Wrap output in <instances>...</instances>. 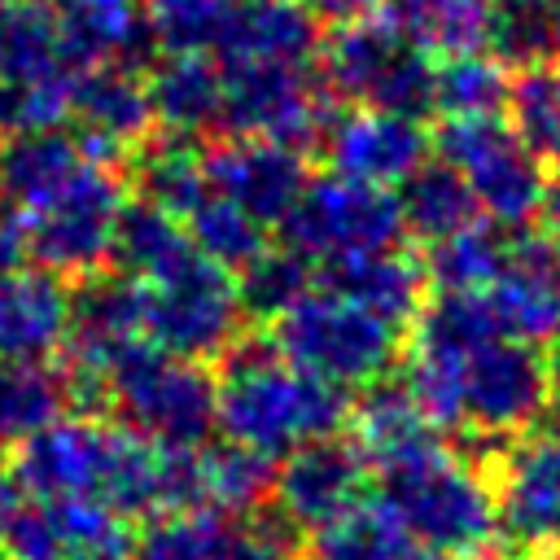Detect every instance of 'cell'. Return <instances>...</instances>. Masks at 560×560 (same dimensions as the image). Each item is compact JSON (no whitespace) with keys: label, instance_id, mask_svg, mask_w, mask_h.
Returning <instances> with one entry per match:
<instances>
[{"label":"cell","instance_id":"obj_1","mask_svg":"<svg viewBox=\"0 0 560 560\" xmlns=\"http://www.w3.org/2000/svg\"><path fill=\"white\" fill-rule=\"evenodd\" d=\"M407 389L429 416V424L468 429L481 438H512L547 411L551 372H547V359H538L534 346L525 341L416 337Z\"/></svg>","mask_w":560,"mask_h":560},{"label":"cell","instance_id":"obj_2","mask_svg":"<svg viewBox=\"0 0 560 560\" xmlns=\"http://www.w3.org/2000/svg\"><path fill=\"white\" fill-rule=\"evenodd\" d=\"M9 472L31 499H92L118 516L166 512V451L92 416L39 429Z\"/></svg>","mask_w":560,"mask_h":560},{"label":"cell","instance_id":"obj_3","mask_svg":"<svg viewBox=\"0 0 560 560\" xmlns=\"http://www.w3.org/2000/svg\"><path fill=\"white\" fill-rule=\"evenodd\" d=\"M219 359H223V372L214 381L219 429L228 433V442L249 446L267 459H284L306 442L332 438L350 411L341 385L302 372L276 350V341L236 337Z\"/></svg>","mask_w":560,"mask_h":560},{"label":"cell","instance_id":"obj_4","mask_svg":"<svg viewBox=\"0 0 560 560\" xmlns=\"http://www.w3.org/2000/svg\"><path fill=\"white\" fill-rule=\"evenodd\" d=\"M381 503L411 534V542L446 560H481L499 534L494 494L477 468L451 455L442 442L398 468H385Z\"/></svg>","mask_w":560,"mask_h":560},{"label":"cell","instance_id":"obj_5","mask_svg":"<svg viewBox=\"0 0 560 560\" xmlns=\"http://www.w3.org/2000/svg\"><path fill=\"white\" fill-rule=\"evenodd\" d=\"M105 402L122 416V429L158 451H201L219 429L214 376L179 354L136 341L105 368Z\"/></svg>","mask_w":560,"mask_h":560},{"label":"cell","instance_id":"obj_6","mask_svg":"<svg viewBox=\"0 0 560 560\" xmlns=\"http://www.w3.org/2000/svg\"><path fill=\"white\" fill-rule=\"evenodd\" d=\"M276 350L302 372L328 385H376L398 359V324L328 293L311 289L276 319Z\"/></svg>","mask_w":560,"mask_h":560},{"label":"cell","instance_id":"obj_7","mask_svg":"<svg viewBox=\"0 0 560 560\" xmlns=\"http://www.w3.org/2000/svg\"><path fill=\"white\" fill-rule=\"evenodd\" d=\"M319 70L337 96L368 109H385L411 122L433 109L438 66L389 18H359L337 26L319 48Z\"/></svg>","mask_w":560,"mask_h":560},{"label":"cell","instance_id":"obj_8","mask_svg":"<svg viewBox=\"0 0 560 560\" xmlns=\"http://www.w3.org/2000/svg\"><path fill=\"white\" fill-rule=\"evenodd\" d=\"M127 206V188L109 162H88L70 184H61L26 219L31 267L52 276H96L114 254V228Z\"/></svg>","mask_w":560,"mask_h":560},{"label":"cell","instance_id":"obj_9","mask_svg":"<svg viewBox=\"0 0 560 560\" xmlns=\"http://www.w3.org/2000/svg\"><path fill=\"white\" fill-rule=\"evenodd\" d=\"M245 324V306L228 267L188 258L166 280L144 284V341L179 359H219Z\"/></svg>","mask_w":560,"mask_h":560},{"label":"cell","instance_id":"obj_10","mask_svg":"<svg viewBox=\"0 0 560 560\" xmlns=\"http://www.w3.org/2000/svg\"><path fill=\"white\" fill-rule=\"evenodd\" d=\"M442 162L464 179L477 210L499 228H521L542 206V162L503 118H455L438 131Z\"/></svg>","mask_w":560,"mask_h":560},{"label":"cell","instance_id":"obj_11","mask_svg":"<svg viewBox=\"0 0 560 560\" xmlns=\"http://www.w3.org/2000/svg\"><path fill=\"white\" fill-rule=\"evenodd\" d=\"M280 232H284V245L306 262L311 258L332 262L350 254L394 249V241L402 236V210H398V197H389V188L324 175L302 188Z\"/></svg>","mask_w":560,"mask_h":560},{"label":"cell","instance_id":"obj_12","mask_svg":"<svg viewBox=\"0 0 560 560\" xmlns=\"http://www.w3.org/2000/svg\"><path fill=\"white\" fill-rule=\"evenodd\" d=\"M223 74V122L232 136H262L293 153L319 144L332 114L306 66L219 61Z\"/></svg>","mask_w":560,"mask_h":560},{"label":"cell","instance_id":"obj_13","mask_svg":"<svg viewBox=\"0 0 560 560\" xmlns=\"http://www.w3.org/2000/svg\"><path fill=\"white\" fill-rule=\"evenodd\" d=\"M0 542L9 560H127L136 551L127 516L92 499L18 503Z\"/></svg>","mask_w":560,"mask_h":560},{"label":"cell","instance_id":"obj_14","mask_svg":"<svg viewBox=\"0 0 560 560\" xmlns=\"http://www.w3.org/2000/svg\"><path fill=\"white\" fill-rule=\"evenodd\" d=\"M298 529L280 512H166L136 538V560H289Z\"/></svg>","mask_w":560,"mask_h":560},{"label":"cell","instance_id":"obj_15","mask_svg":"<svg viewBox=\"0 0 560 560\" xmlns=\"http://www.w3.org/2000/svg\"><path fill=\"white\" fill-rule=\"evenodd\" d=\"M210 192L228 197L236 210H245L258 228H280L289 210L298 206L306 179L302 153L262 140V136H228L201 153Z\"/></svg>","mask_w":560,"mask_h":560},{"label":"cell","instance_id":"obj_16","mask_svg":"<svg viewBox=\"0 0 560 560\" xmlns=\"http://www.w3.org/2000/svg\"><path fill=\"white\" fill-rule=\"evenodd\" d=\"M363 481H368V459L359 455V446L319 438L280 459L271 499H276V512L298 534L302 529L319 534L324 525L341 521L350 508L363 503Z\"/></svg>","mask_w":560,"mask_h":560},{"label":"cell","instance_id":"obj_17","mask_svg":"<svg viewBox=\"0 0 560 560\" xmlns=\"http://www.w3.org/2000/svg\"><path fill=\"white\" fill-rule=\"evenodd\" d=\"M70 122L88 158L118 162L122 149H136L153 131L149 83L127 66H92L70 79Z\"/></svg>","mask_w":560,"mask_h":560},{"label":"cell","instance_id":"obj_18","mask_svg":"<svg viewBox=\"0 0 560 560\" xmlns=\"http://www.w3.org/2000/svg\"><path fill=\"white\" fill-rule=\"evenodd\" d=\"M319 144L332 175L372 184V188L407 184L424 166V131L411 118L368 109V105L337 114Z\"/></svg>","mask_w":560,"mask_h":560},{"label":"cell","instance_id":"obj_19","mask_svg":"<svg viewBox=\"0 0 560 560\" xmlns=\"http://www.w3.org/2000/svg\"><path fill=\"white\" fill-rule=\"evenodd\" d=\"M481 298L508 341H551L560 332V249L547 236H521Z\"/></svg>","mask_w":560,"mask_h":560},{"label":"cell","instance_id":"obj_20","mask_svg":"<svg viewBox=\"0 0 560 560\" xmlns=\"http://www.w3.org/2000/svg\"><path fill=\"white\" fill-rule=\"evenodd\" d=\"M144 341V284L127 271H96L70 293V368L105 381L118 350Z\"/></svg>","mask_w":560,"mask_h":560},{"label":"cell","instance_id":"obj_21","mask_svg":"<svg viewBox=\"0 0 560 560\" xmlns=\"http://www.w3.org/2000/svg\"><path fill=\"white\" fill-rule=\"evenodd\" d=\"M499 525L538 551H560V438H529L503 455L494 490Z\"/></svg>","mask_w":560,"mask_h":560},{"label":"cell","instance_id":"obj_22","mask_svg":"<svg viewBox=\"0 0 560 560\" xmlns=\"http://www.w3.org/2000/svg\"><path fill=\"white\" fill-rule=\"evenodd\" d=\"M57 39L70 70L127 66L140 70L158 57V35L136 0H70L57 13Z\"/></svg>","mask_w":560,"mask_h":560},{"label":"cell","instance_id":"obj_23","mask_svg":"<svg viewBox=\"0 0 560 560\" xmlns=\"http://www.w3.org/2000/svg\"><path fill=\"white\" fill-rule=\"evenodd\" d=\"M319 48V22L302 0H236L214 61H262V66H306Z\"/></svg>","mask_w":560,"mask_h":560},{"label":"cell","instance_id":"obj_24","mask_svg":"<svg viewBox=\"0 0 560 560\" xmlns=\"http://www.w3.org/2000/svg\"><path fill=\"white\" fill-rule=\"evenodd\" d=\"M70 337V293L61 276L22 267L0 276V354L48 359Z\"/></svg>","mask_w":560,"mask_h":560},{"label":"cell","instance_id":"obj_25","mask_svg":"<svg viewBox=\"0 0 560 560\" xmlns=\"http://www.w3.org/2000/svg\"><path fill=\"white\" fill-rule=\"evenodd\" d=\"M92 158L83 153L79 136L66 127L44 131H13L0 140V201L18 214L44 206L61 184H70Z\"/></svg>","mask_w":560,"mask_h":560},{"label":"cell","instance_id":"obj_26","mask_svg":"<svg viewBox=\"0 0 560 560\" xmlns=\"http://www.w3.org/2000/svg\"><path fill=\"white\" fill-rule=\"evenodd\" d=\"M144 83L153 122H162V131L197 140L223 122V74L210 52H166L153 61Z\"/></svg>","mask_w":560,"mask_h":560},{"label":"cell","instance_id":"obj_27","mask_svg":"<svg viewBox=\"0 0 560 560\" xmlns=\"http://www.w3.org/2000/svg\"><path fill=\"white\" fill-rule=\"evenodd\" d=\"M328 293L389 319V324H407L420 311V267L398 254V249H372V254H350V258H332L324 262V284Z\"/></svg>","mask_w":560,"mask_h":560},{"label":"cell","instance_id":"obj_28","mask_svg":"<svg viewBox=\"0 0 560 560\" xmlns=\"http://www.w3.org/2000/svg\"><path fill=\"white\" fill-rule=\"evenodd\" d=\"M354 446L376 472H385L438 446V438L407 385H372L354 407Z\"/></svg>","mask_w":560,"mask_h":560},{"label":"cell","instance_id":"obj_29","mask_svg":"<svg viewBox=\"0 0 560 560\" xmlns=\"http://www.w3.org/2000/svg\"><path fill=\"white\" fill-rule=\"evenodd\" d=\"M70 79L74 70L61 52L57 18L26 0H0V83L39 92Z\"/></svg>","mask_w":560,"mask_h":560},{"label":"cell","instance_id":"obj_30","mask_svg":"<svg viewBox=\"0 0 560 560\" xmlns=\"http://www.w3.org/2000/svg\"><path fill=\"white\" fill-rule=\"evenodd\" d=\"M70 407L66 372L48 359L0 354V446H22Z\"/></svg>","mask_w":560,"mask_h":560},{"label":"cell","instance_id":"obj_31","mask_svg":"<svg viewBox=\"0 0 560 560\" xmlns=\"http://www.w3.org/2000/svg\"><path fill=\"white\" fill-rule=\"evenodd\" d=\"M109 258L140 284H153V280H166L171 271H179L188 258H197V245L188 241V228L175 214L136 197L118 214Z\"/></svg>","mask_w":560,"mask_h":560},{"label":"cell","instance_id":"obj_32","mask_svg":"<svg viewBox=\"0 0 560 560\" xmlns=\"http://www.w3.org/2000/svg\"><path fill=\"white\" fill-rule=\"evenodd\" d=\"M131 179L140 188V201L175 214L184 223V214L210 192L206 184V162L197 153V140L188 136H149L136 144V158H131Z\"/></svg>","mask_w":560,"mask_h":560},{"label":"cell","instance_id":"obj_33","mask_svg":"<svg viewBox=\"0 0 560 560\" xmlns=\"http://www.w3.org/2000/svg\"><path fill=\"white\" fill-rule=\"evenodd\" d=\"M385 18L424 52H477L486 44L490 0H381Z\"/></svg>","mask_w":560,"mask_h":560},{"label":"cell","instance_id":"obj_34","mask_svg":"<svg viewBox=\"0 0 560 560\" xmlns=\"http://www.w3.org/2000/svg\"><path fill=\"white\" fill-rule=\"evenodd\" d=\"M398 210H402V228L420 232L424 241H446L477 223V201L446 162H424L402 184Z\"/></svg>","mask_w":560,"mask_h":560},{"label":"cell","instance_id":"obj_35","mask_svg":"<svg viewBox=\"0 0 560 560\" xmlns=\"http://www.w3.org/2000/svg\"><path fill=\"white\" fill-rule=\"evenodd\" d=\"M271 486H276V459L236 442L201 451V494L210 512L254 516L271 499Z\"/></svg>","mask_w":560,"mask_h":560},{"label":"cell","instance_id":"obj_36","mask_svg":"<svg viewBox=\"0 0 560 560\" xmlns=\"http://www.w3.org/2000/svg\"><path fill=\"white\" fill-rule=\"evenodd\" d=\"M416 547L420 542H411L381 499L350 508L341 521L315 534V560H411Z\"/></svg>","mask_w":560,"mask_h":560},{"label":"cell","instance_id":"obj_37","mask_svg":"<svg viewBox=\"0 0 560 560\" xmlns=\"http://www.w3.org/2000/svg\"><path fill=\"white\" fill-rule=\"evenodd\" d=\"M512 79L494 57L481 52H455L433 74V109L455 118H499L508 105Z\"/></svg>","mask_w":560,"mask_h":560},{"label":"cell","instance_id":"obj_38","mask_svg":"<svg viewBox=\"0 0 560 560\" xmlns=\"http://www.w3.org/2000/svg\"><path fill=\"white\" fill-rule=\"evenodd\" d=\"M486 44L494 48L499 66H516V70L547 66V57L560 48L551 4L547 0H490Z\"/></svg>","mask_w":560,"mask_h":560},{"label":"cell","instance_id":"obj_39","mask_svg":"<svg viewBox=\"0 0 560 560\" xmlns=\"http://www.w3.org/2000/svg\"><path fill=\"white\" fill-rule=\"evenodd\" d=\"M184 228H188V241L197 245V254L210 258V262H219V267H228V271L232 267H249L267 249V241H262L267 228H258L245 210H236L219 192H206L184 214Z\"/></svg>","mask_w":560,"mask_h":560},{"label":"cell","instance_id":"obj_40","mask_svg":"<svg viewBox=\"0 0 560 560\" xmlns=\"http://www.w3.org/2000/svg\"><path fill=\"white\" fill-rule=\"evenodd\" d=\"M508 258V245L494 228H464L446 241H433L429 249V276L442 293H486Z\"/></svg>","mask_w":560,"mask_h":560},{"label":"cell","instance_id":"obj_41","mask_svg":"<svg viewBox=\"0 0 560 560\" xmlns=\"http://www.w3.org/2000/svg\"><path fill=\"white\" fill-rule=\"evenodd\" d=\"M236 293H241L245 315L276 324L293 302H302V298L311 293V267H306V258L293 254L289 245L262 249L249 267H241Z\"/></svg>","mask_w":560,"mask_h":560},{"label":"cell","instance_id":"obj_42","mask_svg":"<svg viewBox=\"0 0 560 560\" xmlns=\"http://www.w3.org/2000/svg\"><path fill=\"white\" fill-rule=\"evenodd\" d=\"M512 127L538 158H560V74L551 66L521 70L508 92Z\"/></svg>","mask_w":560,"mask_h":560},{"label":"cell","instance_id":"obj_43","mask_svg":"<svg viewBox=\"0 0 560 560\" xmlns=\"http://www.w3.org/2000/svg\"><path fill=\"white\" fill-rule=\"evenodd\" d=\"M236 0H149L144 13L166 52H214Z\"/></svg>","mask_w":560,"mask_h":560},{"label":"cell","instance_id":"obj_44","mask_svg":"<svg viewBox=\"0 0 560 560\" xmlns=\"http://www.w3.org/2000/svg\"><path fill=\"white\" fill-rule=\"evenodd\" d=\"M31 267V236H26V219L0 201V276Z\"/></svg>","mask_w":560,"mask_h":560},{"label":"cell","instance_id":"obj_45","mask_svg":"<svg viewBox=\"0 0 560 560\" xmlns=\"http://www.w3.org/2000/svg\"><path fill=\"white\" fill-rule=\"evenodd\" d=\"M311 13H315V22L319 18H328V22H337V26H346V22H359V18H372V9L381 4V0H302Z\"/></svg>","mask_w":560,"mask_h":560},{"label":"cell","instance_id":"obj_46","mask_svg":"<svg viewBox=\"0 0 560 560\" xmlns=\"http://www.w3.org/2000/svg\"><path fill=\"white\" fill-rule=\"evenodd\" d=\"M538 214H542V228H547V241L560 249V175L556 179H547V188H542V206H538Z\"/></svg>","mask_w":560,"mask_h":560},{"label":"cell","instance_id":"obj_47","mask_svg":"<svg viewBox=\"0 0 560 560\" xmlns=\"http://www.w3.org/2000/svg\"><path fill=\"white\" fill-rule=\"evenodd\" d=\"M18 481H13V472L9 468H0V534H4V525H9V516L18 512Z\"/></svg>","mask_w":560,"mask_h":560},{"label":"cell","instance_id":"obj_48","mask_svg":"<svg viewBox=\"0 0 560 560\" xmlns=\"http://www.w3.org/2000/svg\"><path fill=\"white\" fill-rule=\"evenodd\" d=\"M547 372H551V381H560V332L551 337V354H547Z\"/></svg>","mask_w":560,"mask_h":560},{"label":"cell","instance_id":"obj_49","mask_svg":"<svg viewBox=\"0 0 560 560\" xmlns=\"http://www.w3.org/2000/svg\"><path fill=\"white\" fill-rule=\"evenodd\" d=\"M26 4H35V9H44V13H52V18H57V13H61L70 0H26Z\"/></svg>","mask_w":560,"mask_h":560},{"label":"cell","instance_id":"obj_50","mask_svg":"<svg viewBox=\"0 0 560 560\" xmlns=\"http://www.w3.org/2000/svg\"><path fill=\"white\" fill-rule=\"evenodd\" d=\"M556 438H560V407H556Z\"/></svg>","mask_w":560,"mask_h":560},{"label":"cell","instance_id":"obj_51","mask_svg":"<svg viewBox=\"0 0 560 560\" xmlns=\"http://www.w3.org/2000/svg\"><path fill=\"white\" fill-rule=\"evenodd\" d=\"M556 560H560V551H556Z\"/></svg>","mask_w":560,"mask_h":560}]
</instances>
